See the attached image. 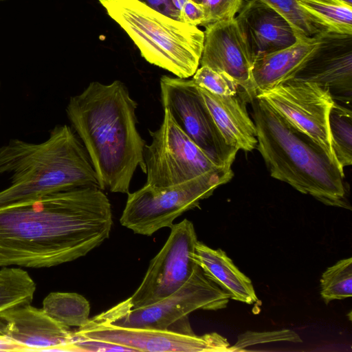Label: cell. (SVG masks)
Here are the masks:
<instances>
[{
    "mask_svg": "<svg viewBox=\"0 0 352 352\" xmlns=\"http://www.w3.org/2000/svg\"><path fill=\"white\" fill-rule=\"evenodd\" d=\"M110 201L96 186L0 208V266L50 267L85 256L109 236Z\"/></svg>",
    "mask_w": 352,
    "mask_h": 352,
    "instance_id": "obj_1",
    "label": "cell"
},
{
    "mask_svg": "<svg viewBox=\"0 0 352 352\" xmlns=\"http://www.w3.org/2000/svg\"><path fill=\"white\" fill-rule=\"evenodd\" d=\"M137 102L119 80L91 82L70 98L67 117L97 174L100 189L128 194L138 167L144 173L145 140L137 129Z\"/></svg>",
    "mask_w": 352,
    "mask_h": 352,
    "instance_id": "obj_2",
    "label": "cell"
},
{
    "mask_svg": "<svg viewBox=\"0 0 352 352\" xmlns=\"http://www.w3.org/2000/svg\"><path fill=\"white\" fill-rule=\"evenodd\" d=\"M3 173L11 175V184L0 191V208L74 188H100L84 145L66 124L56 126L42 143L12 139L0 146Z\"/></svg>",
    "mask_w": 352,
    "mask_h": 352,
    "instance_id": "obj_3",
    "label": "cell"
},
{
    "mask_svg": "<svg viewBox=\"0 0 352 352\" xmlns=\"http://www.w3.org/2000/svg\"><path fill=\"white\" fill-rule=\"evenodd\" d=\"M256 148L270 175L322 204L348 208L344 170L263 100L251 101Z\"/></svg>",
    "mask_w": 352,
    "mask_h": 352,
    "instance_id": "obj_4",
    "label": "cell"
},
{
    "mask_svg": "<svg viewBox=\"0 0 352 352\" xmlns=\"http://www.w3.org/2000/svg\"><path fill=\"white\" fill-rule=\"evenodd\" d=\"M149 63L188 78L199 68L204 32L151 8L140 0H98Z\"/></svg>",
    "mask_w": 352,
    "mask_h": 352,
    "instance_id": "obj_5",
    "label": "cell"
},
{
    "mask_svg": "<svg viewBox=\"0 0 352 352\" xmlns=\"http://www.w3.org/2000/svg\"><path fill=\"white\" fill-rule=\"evenodd\" d=\"M233 175L232 167L228 166L168 187L156 188L145 184L127 194L120 223L135 234L146 236L170 228L178 217L198 207L201 200L230 181Z\"/></svg>",
    "mask_w": 352,
    "mask_h": 352,
    "instance_id": "obj_6",
    "label": "cell"
},
{
    "mask_svg": "<svg viewBox=\"0 0 352 352\" xmlns=\"http://www.w3.org/2000/svg\"><path fill=\"white\" fill-rule=\"evenodd\" d=\"M230 298L198 266L179 289L155 303L131 309L124 300L100 315L122 327L166 330L195 310L226 308Z\"/></svg>",
    "mask_w": 352,
    "mask_h": 352,
    "instance_id": "obj_7",
    "label": "cell"
},
{
    "mask_svg": "<svg viewBox=\"0 0 352 352\" xmlns=\"http://www.w3.org/2000/svg\"><path fill=\"white\" fill-rule=\"evenodd\" d=\"M164 111L160 126L156 131H148L152 140L144 146L146 184L168 187L222 168L178 126L168 110Z\"/></svg>",
    "mask_w": 352,
    "mask_h": 352,
    "instance_id": "obj_8",
    "label": "cell"
},
{
    "mask_svg": "<svg viewBox=\"0 0 352 352\" xmlns=\"http://www.w3.org/2000/svg\"><path fill=\"white\" fill-rule=\"evenodd\" d=\"M74 333L129 347L133 351L151 352H230V344L220 334L212 332L195 335L188 317L166 330L127 327L117 325L100 314L89 318Z\"/></svg>",
    "mask_w": 352,
    "mask_h": 352,
    "instance_id": "obj_9",
    "label": "cell"
},
{
    "mask_svg": "<svg viewBox=\"0 0 352 352\" xmlns=\"http://www.w3.org/2000/svg\"><path fill=\"white\" fill-rule=\"evenodd\" d=\"M160 85L164 109L178 126L215 164L232 166L238 151L224 140L192 80L162 76Z\"/></svg>",
    "mask_w": 352,
    "mask_h": 352,
    "instance_id": "obj_10",
    "label": "cell"
},
{
    "mask_svg": "<svg viewBox=\"0 0 352 352\" xmlns=\"http://www.w3.org/2000/svg\"><path fill=\"white\" fill-rule=\"evenodd\" d=\"M170 228L168 238L151 261L140 286L124 300L131 309L155 303L173 294L199 266L195 259L198 240L193 223L185 219Z\"/></svg>",
    "mask_w": 352,
    "mask_h": 352,
    "instance_id": "obj_11",
    "label": "cell"
},
{
    "mask_svg": "<svg viewBox=\"0 0 352 352\" xmlns=\"http://www.w3.org/2000/svg\"><path fill=\"white\" fill-rule=\"evenodd\" d=\"M256 96L313 140L338 165L329 128V113L335 100L328 89L314 82L293 79Z\"/></svg>",
    "mask_w": 352,
    "mask_h": 352,
    "instance_id": "obj_12",
    "label": "cell"
},
{
    "mask_svg": "<svg viewBox=\"0 0 352 352\" xmlns=\"http://www.w3.org/2000/svg\"><path fill=\"white\" fill-rule=\"evenodd\" d=\"M316 36L314 50L293 79L316 83L335 101L351 105L352 34L324 30Z\"/></svg>",
    "mask_w": 352,
    "mask_h": 352,
    "instance_id": "obj_13",
    "label": "cell"
},
{
    "mask_svg": "<svg viewBox=\"0 0 352 352\" xmlns=\"http://www.w3.org/2000/svg\"><path fill=\"white\" fill-rule=\"evenodd\" d=\"M199 65L232 78L251 100L256 96L252 79L254 59L235 18L206 25Z\"/></svg>",
    "mask_w": 352,
    "mask_h": 352,
    "instance_id": "obj_14",
    "label": "cell"
},
{
    "mask_svg": "<svg viewBox=\"0 0 352 352\" xmlns=\"http://www.w3.org/2000/svg\"><path fill=\"white\" fill-rule=\"evenodd\" d=\"M0 332L23 351H71L73 331L29 304L0 311Z\"/></svg>",
    "mask_w": 352,
    "mask_h": 352,
    "instance_id": "obj_15",
    "label": "cell"
},
{
    "mask_svg": "<svg viewBox=\"0 0 352 352\" xmlns=\"http://www.w3.org/2000/svg\"><path fill=\"white\" fill-rule=\"evenodd\" d=\"M235 19L254 60L287 47L298 40L289 22L258 0H244Z\"/></svg>",
    "mask_w": 352,
    "mask_h": 352,
    "instance_id": "obj_16",
    "label": "cell"
},
{
    "mask_svg": "<svg viewBox=\"0 0 352 352\" xmlns=\"http://www.w3.org/2000/svg\"><path fill=\"white\" fill-rule=\"evenodd\" d=\"M197 87L226 142L237 151L255 149L256 129L247 111V103L250 102L248 94L241 90L234 95L221 96Z\"/></svg>",
    "mask_w": 352,
    "mask_h": 352,
    "instance_id": "obj_17",
    "label": "cell"
},
{
    "mask_svg": "<svg viewBox=\"0 0 352 352\" xmlns=\"http://www.w3.org/2000/svg\"><path fill=\"white\" fill-rule=\"evenodd\" d=\"M317 42L316 35L298 38L287 47L255 58L252 74L256 94L292 80Z\"/></svg>",
    "mask_w": 352,
    "mask_h": 352,
    "instance_id": "obj_18",
    "label": "cell"
},
{
    "mask_svg": "<svg viewBox=\"0 0 352 352\" xmlns=\"http://www.w3.org/2000/svg\"><path fill=\"white\" fill-rule=\"evenodd\" d=\"M195 259L205 276L228 292L232 299L249 305L258 301L251 280L222 250L212 249L198 241Z\"/></svg>",
    "mask_w": 352,
    "mask_h": 352,
    "instance_id": "obj_19",
    "label": "cell"
},
{
    "mask_svg": "<svg viewBox=\"0 0 352 352\" xmlns=\"http://www.w3.org/2000/svg\"><path fill=\"white\" fill-rule=\"evenodd\" d=\"M42 309L52 319L68 328L82 327L89 320V302L77 293L51 292L43 300Z\"/></svg>",
    "mask_w": 352,
    "mask_h": 352,
    "instance_id": "obj_20",
    "label": "cell"
},
{
    "mask_svg": "<svg viewBox=\"0 0 352 352\" xmlns=\"http://www.w3.org/2000/svg\"><path fill=\"white\" fill-rule=\"evenodd\" d=\"M331 149L339 167L352 164V112L351 108L334 101L329 116Z\"/></svg>",
    "mask_w": 352,
    "mask_h": 352,
    "instance_id": "obj_21",
    "label": "cell"
},
{
    "mask_svg": "<svg viewBox=\"0 0 352 352\" xmlns=\"http://www.w3.org/2000/svg\"><path fill=\"white\" fill-rule=\"evenodd\" d=\"M327 30L352 34V6L329 0H297Z\"/></svg>",
    "mask_w": 352,
    "mask_h": 352,
    "instance_id": "obj_22",
    "label": "cell"
},
{
    "mask_svg": "<svg viewBox=\"0 0 352 352\" xmlns=\"http://www.w3.org/2000/svg\"><path fill=\"white\" fill-rule=\"evenodd\" d=\"M35 290L36 284L26 271L3 267L0 270V311L31 303Z\"/></svg>",
    "mask_w": 352,
    "mask_h": 352,
    "instance_id": "obj_23",
    "label": "cell"
},
{
    "mask_svg": "<svg viewBox=\"0 0 352 352\" xmlns=\"http://www.w3.org/2000/svg\"><path fill=\"white\" fill-rule=\"evenodd\" d=\"M320 295L326 304L352 296V258H344L328 267L320 281Z\"/></svg>",
    "mask_w": 352,
    "mask_h": 352,
    "instance_id": "obj_24",
    "label": "cell"
},
{
    "mask_svg": "<svg viewBox=\"0 0 352 352\" xmlns=\"http://www.w3.org/2000/svg\"><path fill=\"white\" fill-rule=\"evenodd\" d=\"M285 18L298 38L313 37L327 30L308 14L297 0H258Z\"/></svg>",
    "mask_w": 352,
    "mask_h": 352,
    "instance_id": "obj_25",
    "label": "cell"
},
{
    "mask_svg": "<svg viewBox=\"0 0 352 352\" xmlns=\"http://www.w3.org/2000/svg\"><path fill=\"white\" fill-rule=\"evenodd\" d=\"M192 80L197 86L217 95H234L243 90L227 74L214 71L207 66L198 68Z\"/></svg>",
    "mask_w": 352,
    "mask_h": 352,
    "instance_id": "obj_26",
    "label": "cell"
},
{
    "mask_svg": "<svg viewBox=\"0 0 352 352\" xmlns=\"http://www.w3.org/2000/svg\"><path fill=\"white\" fill-rule=\"evenodd\" d=\"M277 342L301 343L302 340L296 332L290 329L269 331H247L238 336L236 343L230 346V352L244 351V348L248 346Z\"/></svg>",
    "mask_w": 352,
    "mask_h": 352,
    "instance_id": "obj_27",
    "label": "cell"
},
{
    "mask_svg": "<svg viewBox=\"0 0 352 352\" xmlns=\"http://www.w3.org/2000/svg\"><path fill=\"white\" fill-rule=\"evenodd\" d=\"M244 0H202L205 13L201 26L235 18Z\"/></svg>",
    "mask_w": 352,
    "mask_h": 352,
    "instance_id": "obj_28",
    "label": "cell"
},
{
    "mask_svg": "<svg viewBox=\"0 0 352 352\" xmlns=\"http://www.w3.org/2000/svg\"><path fill=\"white\" fill-rule=\"evenodd\" d=\"M71 351H133L129 347L102 340L82 338L74 333Z\"/></svg>",
    "mask_w": 352,
    "mask_h": 352,
    "instance_id": "obj_29",
    "label": "cell"
},
{
    "mask_svg": "<svg viewBox=\"0 0 352 352\" xmlns=\"http://www.w3.org/2000/svg\"><path fill=\"white\" fill-rule=\"evenodd\" d=\"M205 13L201 3L187 0L179 11L178 20L181 22L199 26L202 25Z\"/></svg>",
    "mask_w": 352,
    "mask_h": 352,
    "instance_id": "obj_30",
    "label": "cell"
},
{
    "mask_svg": "<svg viewBox=\"0 0 352 352\" xmlns=\"http://www.w3.org/2000/svg\"><path fill=\"white\" fill-rule=\"evenodd\" d=\"M156 11L178 20L179 12L172 0H140ZM179 21V20H178Z\"/></svg>",
    "mask_w": 352,
    "mask_h": 352,
    "instance_id": "obj_31",
    "label": "cell"
},
{
    "mask_svg": "<svg viewBox=\"0 0 352 352\" xmlns=\"http://www.w3.org/2000/svg\"><path fill=\"white\" fill-rule=\"evenodd\" d=\"M0 351H23L17 342L0 332Z\"/></svg>",
    "mask_w": 352,
    "mask_h": 352,
    "instance_id": "obj_32",
    "label": "cell"
},
{
    "mask_svg": "<svg viewBox=\"0 0 352 352\" xmlns=\"http://www.w3.org/2000/svg\"><path fill=\"white\" fill-rule=\"evenodd\" d=\"M338 3L352 6V0H329Z\"/></svg>",
    "mask_w": 352,
    "mask_h": 352,
    "instance_id": "obj_33",
    "label": "cell"
},
{
    "mask_svg": "<svg viewBox=\"0 0 352 352\" xmlns=\"http://www.w3.org/2000/svg\"><path fill=\"white\" fill-rule=\"evenodd\" d=\"M193 1H195L199 3H201V2H202V0H193Z\"/></svg>",
    "mask_w": 352,
    "mask_h": 352,
    "instance_id": "obj_34",
    "label": "cell"
},
{
    "mask_svg": "<svg viewBox=\"0 0 352 352\" xmlns=\"http://www.w3.org/2000/svg\"><path fill=\"white\" fill-rule=\"evenodd\" d=\"M0 89H1V82H0Z\"/></svg>",
    "mask_w": 352,
    "mask_h": 352,
    "instance_id": "obj_35",
    "label": "cell"
},
{
    "mask_svg": "<svg viewBox=\"0 0 352 352\" xmlns=\"http://www.w3.org/2000/svg\"><path fill=\"white\" fill-rule=\"evenodd\" d=\"M0 1H5V0H0Z\"/></svg>",
    "mask_w": 352,
    "mask_h": 352,
    "instance_id": "obj_36",
    "label": "cell"
}]
</instances>
